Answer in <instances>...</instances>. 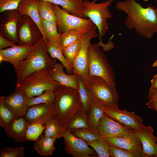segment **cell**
<instances>
[{
  "label": "cell",
  "mask_w": 157,
  "mask_h": 157,
  "mask_svg": "<svg viewBox=\"0 0 157 157\" xmlns=\"http://www.w3.org/2000/svg\"><path fill=\"white\" fill-rule=\"evenodd\" d=\"M115 6L126 14L124 24L128 29L147 39L157 33V7H144L135 0L119 1Z\"/></svg>",
  "instance_id": "cell-1"
},
{
  "label": "cell",
  "mask_w": 157,
  "mask_h": 157,
  "mask_svg": "<svg viewBox=\"0 0 157 157\" xmlns=\"http://www.w3.org/2000/svg\"><path fill=\"white\" fill-rule=\"evenodd\" d=\"M53 119L64 126L66 123L82 108L78 91L60 85L54 91Z\"/></svg>",
  "instance_id": "cell-2"
},
{
  "label": "cell",
  "mask_w": 157,
  "mask_h": 157,
  "mask_svg": "<svg viewBox=\"0 0 157 157\" xmlns=\"http://www.w3.org/2000/svg\"><path fill=\"white\" fill-rule=\"evenodd\" d=\"M45 40L42 37L34 45L28 56L22 62L16 72V83L33 72L44 69L51 70L53 68L56 61L49 56Z\"/></svg>",
  "instance_id": "cell-3"
},
{
  "label": "cell",
  "mask_w": 157,
  "mask_h": 157,
  "mask_svg": "<svg viewBox=\"0 0 157 157\" xmlns=\"http://www.w3.org/2000/svg\"><path fill=\"white\" fill-rule=\"evenodd\" d=\"M97 0L83 1L82 12L84 18L90 19L96 26L99 35L98 44L106 51L109 49L110 44H104L102 38L109 29L108 20L112 17V15L109 8L115 0H107L100 3H97Z\"/></svg>",
  "instance_id": "cell-4"
},
{
  "label": "cell",
  "mask_w": 157,
  "mask_h": 157,
  "mask_svg": "<svg viewBox=\"0 0 157 157\" xmlns=\"http://www.w3.org/2000/svg\"><path fill=\"white\" fill-rule=\"evenodd\" d=\"M83 81L93 103L101 107H118L119 96L116 87L97 76H88Z\"/></svg>",
  "instance_id": "cell-5"
},
{
  "label": "cell",
  "mask_w": 157,
  "mask_h": 157,
  "mask_svg": "<svg viewBox=\"0 0 157 157\" xmlns=\"http://www.w3.org/2000/svg\"><path fill=\"white\" fill-rule=\"evenodd\" d=\"M51 70L44 69L33 72L16 83V87L24 92L28 98L38 96L48 90L55 91L60 85L51 76Z\"/></svg>",
  "instance_id": "cell-6"
},
{
  "label": "cell",
  "mask_w": 157,
  "mask_h": 157,
  "mask_svg": "<svg viewBox=\"0 0 157 157\" xmlns=\"http://www.w3.org/2000/svg\"><path fill=\"white\" fill-rule=\"evenodd\" d=\"M98 43H90L88 56V76L99 77L109 84L116 87L115 76L105 55Z\"/></svg>",
  "instance_id": "cell-7"
},
{
  "label": "cell",
  "mask_w": 157,
  "mask_h": 157,
  "mask_svg": "<svg viewBox=\"0 0 157 157\" xmlns=\"http://www.w3.org/2000/svg\"><path fill=\"white\" fill-rule=\"evenodd\" d=\"M53 6L58 31L60 34L72 30H90L95 26L89 19L72 15L58 5L53 4Z\"/></svg>",
  "instance_id": "cell-8"
},
{
  "label": "cell",
  "mask_w": 157,
  "mask_h": 157,
  "mask_svg": "<svg viewBox=\"0 0 157 157\" xmlns=\"http://www.w3.org/2000/svg\"><path fill=\"white\" fill-rule=\"evenodd\" d=\"M17 43L24 46H32L42 37L40 28L30 17L21 15L17 22L16 30Z\"/></svg>",
  "instance_id": "cell-9"
},
{
  "label": "cell",
  "mask_w": 157,
  "mask_h": 157,
  "mask_svg": "<svg viewBox=\"0 0 157 157\" xmlns=\"http://www.w3.org/2000/svg\"><path fill=\"white\" fill-rule=\"evenodd\" d=\"M97 29L94 26L84 35L79 51L73 64V74L80 76L83 80L88 76V51L91 40L99 36Z\"/></svg>",
  "instance_id": "cell-10"
},
{
  "label": "cell",
  "mask_w": 157,
  "mask_h": 157,
  "mask_svg": "<svg viewBox=\"0 0 157 157\" xmlns=\"http://www.w3.org/2000/svg\"><path fill=\"white\" fill-rule=\"evenodd\" d=\"M65 152L74 157H97L98 155L95 150L90 148L86 142L78 138L65 130L63 137Z\"/></svg>",
  "instance_id": "cell-11"
},
{
  "label": "cell",
  "mask_w": 157,
  "mask_h": 157,
  "mask_svg": "<svg viewBox=\"0 0 157 157\" xmlns=\"http://www.w3.org/2000/svg\"><path fill=\"white\" fill-rule=\"evenodd\" d=\"M101 108L105 114L134 131L143 124L142 118L134 112L129 111L126 109L121 110L119 107H101Z\"/></svg>",
  "instance_id": "cell-12"
},
{
  "label": "cell",
  "mask_w": 157,
  "mask_h": 157,
  "mask_svg": "<svg viewBox=\"0 0 157 157\" xmlns=\"http://www.w3.org/2000/svg\"><path fill=\"white\" fill-rule=\"evenodd\" d=\"M133 130L120 124L104 113L99 120L97 131L103 138L123 137Z\"/></svg>",
  "instance_id": "cell-13"
},
{
  "label": "cell",
  "mask_w": 157,
  "mask_h": 157,
  "mask_svg": "<svg viewBox=\"0 0 157 157\" xmlns=\"http://www.w3.org/2000/svg\"><path fill=\"white\" fill-rule=\"evenodd\" d=\"M28 97L22 90L15 87L14 92L6 97L1 96L0 101L13 113L15 117L24 116L28 107L27 104Z\"/></svg>",
  "instance_id": "cell-14"
},
{
  "label": "cell",
  "mask_w": 157,
  "mask_h": 157,
  "mask_svg": "<svg viewBox=\"0 0 157 157\" xmlns=\"http://www.w3.org/2000/svg\"><path fill=\"white\" fill-rule=\"evenodd\" d=\"M110 145L124 149L138 155L139 157H146L141 140L135 131L126 136L119 138H103Z\"/></svg>",
  "instance_id": "cell-15"
},
{
  "label": "cell",
  "mask_w": 157,
  "mask_h": 157,
  "mask_svg": "<svg viewBox=\"0 0 157 157\" xmlns=\"http://www.w3.org/2000/svg\"><path fill=\"white\" fill-rule=\"evenodd\" d=\"M1 15L0 35L17 43L16 30L17 22L21 15L17 10L6 11Z\"/></svg>",
  "instance_id": "cell-16"
},
{
  "label": "cell",
  "mask_w": 157,
  "mask_h": 157,
  "mask_svg": "<svg viewBox=\"0 0 157 157\" xmlns=\"http://www.w3.org/2000/svg\"><path fill=\"white\" fill-rule=\"evenodd\" d=\"M53 104H42L28 107L24 117L30 124L39 123L44 126L52 118Z\"/></svg>",
  "instance_id": "cell-17"
},
{
  "label": "cell",
  "mask_w": 157,
  "mask_h": 157,
  "mask_svg": "<svg viewBox=\"0 0 157 157\" xmlns=\"http://www.w3.org/2000/svg\"><path fill=\"white\" fill-rule=\"evenodd\" d=\"M34 45L24 46L16 45L0 50V56L3 61L8 62L14 66L16 72L22 62L29 55Z\"/></svg>",
  "instance_id": "cell-18"
},
{
  "label": "cell",
  "mask_w": 157,
  "mask_h": 157,
  "mask_svg": "<svg viewBox=\"0 0 157 157\" xmlns=\"http://www.w3.org/2000/svg\"><path fill=\"white\" fill-rule=\"evenodd\" d=\"M135 131L141 140L146 157H157V137L152 127L142 124Z\"/></svg>",
  "instance_id": "cell-19"
},
{
  "label": "cell",
  "mask_w": 157,
  "mask_h": 157,
  "mask_svg": "<svg viewBox=\"0 0 157 157\" xmlns=\"http://www.w3.org/2000/svg\"><path fill=\"white\" fill-rule=\"evenodd\" d=\"M30 124L24 116L15 118L4 129L8 138L14 141L22 142L26 140V133Z\"/></svg>",
  "instance_id": "cell-20"
},
{
  "label": "cell",
  "mask_w": 157,
  "mask_h": 157,
  "mask_svg": "<svg viewBox=\"0 0 157 157\" xmlns=\"http://www.w3.org/2000/svg\"><path fill=\"white\" fill-rule=\"evenodd\" d=\"M52 77L60 85L74 88L77 90L78 83L77 76L74 74H67L64 71L61 63L56 62L50 72Z\"/></svg>",
  "instance_id": "cell-21"
},
{
  "label": "cell",
  "mask_w": 157,
  "mask_h": 157,
  "mask_svg": "<svg viewBox=\"0 0 157 157\" xmlns=\"http://www.w3.org/2000/svg\"><path fill=\"white\" fill-rule=\"evenodd\" d=\"M40 0H23L19 3L17 10L21 15H25L31 18L37 24L42 32L43 33L38 10V4Z\"/></svg>",
  "instance_id": "cell-22"
},
{
  "label": "cell",
  "mask_w": 157,
  "mask_h": 157,
  "mask_svg": "<svg viewBox=\"0 0 157 157\" xmlns=\"http://www.w3.org/2000/svg\"><path fill=\"white\" fill-rule=\"evenodd\" d=\"M60 6L62 9L72 15L84 18L82 12L83 0H44Z\"/></svg>",
  "instance_id": "cell-23"
},
{
  "label": "cell",
  "mask_w": 157,
  "mask_h": 157,
  "mask_svg": "<svg viewBox=\"0 0 157 157\" xmlns=\"http://www.w3.org/2000/svg\"><path fill=\"white\" fill-rule=\"evenodd\" d=\"M40 19L44 39L52 43L60 44L61 34L58 32L56 21Z\"/></svg>",
  "instance_id": "cell-24"
},
{
  "label": "cell",
  "mask_w": 157,
  "mask_h": 157,
  "mask_svg": "<svg viewBox=\"0 0 157 157\" xmlns=\"http://www.w3.org/2000/svg\"><path fill=\"white\" fill-rule=\"evenodd\" d=\"M46 47L47 51L52 58L57 59L61 62L69 74H72L73 71V66L67 61L61 49L60 44H56L50 42L46 40H45Z\"/></svg>",
  "instance_id": "cell-25"
},
{
  "label": "cell",
  "mask_w": 157,
  "mask_h": 157,
  "mask_svg": "<svg viewBox=\"0 0 157 157\" xmlns=\"http://www.w3.org/2000/svg\"><path fill=\"white\" fill-rule=\"evenodd\" d=\"M56 138L42 136L35 141L34 149L38 154L45 156L52 155L55 150L54 142Z\"/></svg>",
  "instance_id": "cell-26"
},
{
  "label": "cell",
  "mask_w": 157,
  "mask_h": 157,
  "mask_svg": "<svg viewBox=\"0 0 157 157\" xmlns=\"http://www.w3.org/2000/svg\"><path fill=\"white\" fill-rule=\"evenodd\" d=\"M64 127L65 130L71 131L81 128L90 129L87 121V114L82 108L66 123Z\"/></svg>",
  "instance_id": "cell-27"
},
{
  "label": "cell",
  "mask_w": 157,
  "mask_h": 157,
  "mask_svg": "<svg viewBox=\"0 0 157 157\" xmlns=\"http://www.w3.org/2000/svg\"><path fill=\"white\" fill-rule=\"evenodd\" d=\"M90 30H72L61 34L60 46L62 51L83 37Z\"/></svg>",
  "instance_id": "cell-28"
},
{
  "label": "cell",
  "mask_w": 157,
  "mask_h": 157,
  "mask_svg": "<svg viewBox=\"0 0 157 157\" xmlns=\"http://www.w3.org/2000/svg\"><path fill=\"white\" fill-rule=\"evenodd\" d=\"M86 114L87 121L90 128L97 132L99 120L104 114L101 107L92 102Z\"/></svg>",
  "instance_id": "cell-29"
},
{
  "label": "cell",
  "mask_w": 157,
  "mask_h": 157,
  "mask_svg": "<svg viewBox=\"0 0 157 157\" xmlns=\"http://www.w3.org/2000/svg\"><path fill=\"white\" fill-rule=\"evenodd\" d=\"M46 126L44 136L56 139L63 137L65 130L57 121L52 118Z\"/></svg>",
  "instance_id": "cell-30"
},
{
  "label": "cell",
  "mask_w": 157,
  "mask_h": 157,
  "mask_svg": "<svg viewBox=\"0 0 157 157\" xmlns=\"http://www.w3.org/2000/svg\"><path fill=\"white\" fill-rule=\"evenodd\" d=\"M38 10L40 19L56 21V17L53 4L48 1L40 0L38 4Z\"/></svg>",
  "instance_id": "cell-31"
},
{
  "label": "cell",
  "mask_w": 157,
  "mask_h": 157,
  "mask_svg": "<svg viewBox=\"0 0 157 157\" xmlns=\"http://www.w3.org/2000/svg\"><path fill=\"white\" fill-rule=\"evenodd\" d=\"M72 134L76 137L85 141H93L103 139L97 132L91 129L81 128L72 131Z\"/></svg>",
  "instance_id": "cell-32"
},
{
  "label": "cell",
  "mask_w": 157,
  "mask_h": 157,
  "mask_svg": "<svg viewBox=\"0 0 157 157\" xmlns=\"http://www.w3.org/2000/svg\"><path fill=\"white\" fill-rule=\"evenodd\" d=\"M55 98L54 91L49 90L36 97H28L27 104L28 107L42 104H53Z\"/></svg>",
  "instance_id": "cell-33"
},
{
  "label": "cell",
  "mask_w": 157,
  "mask_h": 157,
  "mask_svg": "<svg viewBox=\"0 0 157 157\" xmlns=\"http://www.w3.org/2000/svg\"><path fill=\"white\" fill-rule=\"evenodd\" d=\"M83 37L62 50L65 58L72 66L80 49L83 41Z\"/></svg>",
  "instance_id": "cell-34"
},
{
  "label": "cell",
  "mask_w": 157,
  "mask_h": 157,
  "mask_svg": "<svg viewBox=\"0 0 157 157\" xmlns=\"http://www.w3.org/2000/svg\"><path fill=\"white\" fill-rule=\"evenodd\" d=\"M76 76L78 83V91L82 103V109L86 113L92 101L85 86L83 80L80 76Z\"/></svg>",
  "instance_id": "cell-35"
},
{
  "label": "cell",
  "mask_w": 157,
  "mask_h": 157,
  "mask_svg": "<svg viewBox=\"0 0 157 157\" xmlns=\"http://www.w3.org/2000/svg\"><path fill=\"white\" fill-rule=\"evenodd\" d=\"M86 142L95 150L98 156L110 157V145L103 139L101 140Z\"/></svg>",
  "instance_id": "cell-36"
},
{
  "label": "cell",
  "mask_w": 157,
  "mask_h": 157,
  "mask_svg": "<svg viewBox=\"0 0 157 157\" xmlns=\"http://www.w3.org/2000/svg\"><path fill=\"white\" fill-rule=\"evenodd\" d=\"M46 127V126L39 123L30 124L26 131V140L35 141L39 137Z\"/></svg>",
  "instance_id": "cell-37"
},
{
  "label": "cell",
  "mask_w": 157,
  "mask_h": 157,
  "mask_svg": "<svg viewBox=\"0 0 157 157\" xmlns=\"http://www.w3.org/2000/svg\"><path fill=\"white\" fill-rule=\"evenodd\" d=\"M15 118L13 113L0 101V126L4 129Z\"/></svg>",
  "instance_id": "cell-38"
},
{
  "label": "cell",
  "mask_w": 157,
  "mask_h": 157,
  "mask_svg": "<svg viewBox=\"0 0 157 157\" xmlns=\"http://www.w3.org/2000/svg\"><path fill=\"white\" fill-rule=\"evenodd\" d=\"M24 155L23 147L14 148L7 147L0 150V157H23Z\"/></svg>",
  "instance_id": "cell-39"
},
{
  "label": "cell",
  "mask_w": 157,
  "mask_h": 157,
  "mask_svg": "<svg viewBox=\"0 0 157 157\" xmlns=\"http://www.w3.org/2000/svg\"><path fill=\"white\" fill-rule=\"evenodd\" d=\"M110 156L112 157H139V155L127 150L110 145Z\"/></svg>",
  "instance_id": "cell-40"
},
{
  "label": "cell",
  "mask_w": 157,
  "mask_h": 157,
  "mask_svg": "<svg viewBox=\"0 0 157 157\" xmlns=\"http://www.w3.org/2000/svg\"><path fill=\"white\" fill-rule=\"evenodd\" d=\"M23 0H0V12L17 10L19 4Z\"/></svg>",
  "instance_id": "cell-41"
},
{
  "label": "cell",
  "mask_w": 157,
  "mask_h": 157,
  "mask_svg": "<svg viewBox=\"0 0 157 157\" xmlns=\"http://www.w3.org/2000/svg\"><path fill=\"white\" fill-rule=\"evenodd\" d=\"M148 97L149 100L146 103L147 106L148 108L155 110L157 112V97L149 92Z\"/></svg>",
  "instance_id": "cell-42"
},
{
  "label": "cell",
  "mask_w": 157,
  "mask_h": 157,
  "mask_svg": "<svg viewBox=\"0 0 157 157\" xmlns=\"http://www.w3.org/2000/svg\"><path fill=\"white\" fill-rule=\"evenodd\" d=\"M15 43L5 37L0 35V50L5 49L7 47L16 46Z\"/></svg>",
  "instance_id": "cell-43"
},
{
  "label": "cell",
  "mask_w": 157,
  "mask_h": 157,
  "mask_svg": "<svg viewBox=\"0 0 157 157\" xmlns=\"http://www.w3.org/2000/svg\"><path fill=\"white\" fill-rule=\"evenodd\" d=\"M151 86L157 89V74H155L150 81Z\"/></svg>",
  "instance_id": "cell-44"
},
{
  "label": "cell",
  "mask_w": 157,
  "mask_h": 157,
  "mask_svg": "<svg viewBox=\"0 0 157 157\" xmlns=\"http://www.w3.org/2000/svg\"><path fill=\"white\" fill-rule=\"evenodd\" d=\"M149 92L151 93L157 97V89L151 87L150 88Z\"/></svg>",
  "instance_id": "cell-45"
},
{
  "label": "cell",
  "mask_w": 157,
  "mask_h": 157,
  "mask_svg": "<svg viewBox=\"0 0 157 157\" xmlns=\"http://www.w3.org/2000/svg\"><path fill=\"white\" fill-rule=\"evenodd\" d=\"M152 66L154 67H157V59L154 61L152 65Z\"/></svg>",
  "instance_id": "cell-46"
},
{
  "label": "cell",
  "mask_w": 157,
  "mask_h": 157,
  "mask_svg": "<svg viewBox=\"0 0 157 157\" xmlns=\"http://www.w3.org/2000/svg\"><path fill=\"white\" fill-rule=\"evenodd\" d=\"M144 0V1H147V0Z\"/></svg>",
  "instance_id": "cell-47"
},
{
  "label": "cell",
  "mask_w": 157,
  "mask_h": 157,
  "mask_svg": "<svg viewBox=\"0 0 157 157\" xmlns=\"http://www.w3.org/2000/svg\"></svg>",
  "instance_id": "cell-48"
}]
</instances>
